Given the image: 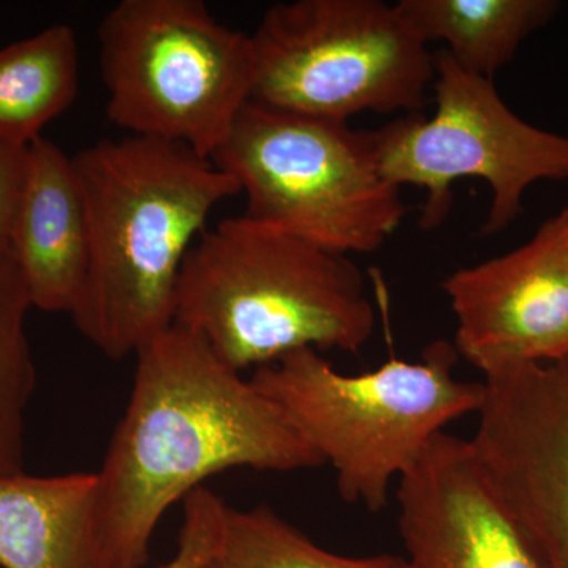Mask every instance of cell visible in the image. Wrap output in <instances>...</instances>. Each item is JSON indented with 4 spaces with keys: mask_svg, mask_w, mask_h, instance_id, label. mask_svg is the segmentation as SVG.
Returning a JSON list of instances; mask_svg holds the SVG:
<instances>
[{
    "mask_svg": "<svg viewBox=\"0 0 568 568\" xmlns=\"http://www.w3.org/2000/svg\"><path fill=\"white\" fill-rule=\"evenodd\" d=\"M132 395L95 473L102 568H142L166 511L233 467L323 466L280 407L179 325L138 351Z\"/></svg>",
    "mask_w": 568,
    "mask_h": 568,
    "instance_id": "obj_1",
    "label": "cell"
},
{
    "mask_svg": "<svg viewBox=\"0 0 568 568\" xmlns=\"http://www.w3.org/2000/svg\"><path fill=\"white\" fill-rule=\"evenodd\" d=\"M71 162L89 264L70 316L100 353L121 361L173 327L186 254L241 186L185 145L132 134L88 145Z\"/></svg>",
    "mask_w": 568,
    "mask_h": 568,
    "instance_id": "obj_2",
    "label": "cell"
},
{
    "mask_svg": "<svg viewBox=\"0 0 568 568\" xmlns=\"http://www.w3.org/2000/svg\"><path fill=\"white\" fill-rule=\"evenodd\" d=\"M375 324L349 256L244 215L197 237L175 294L174 325L237 372L302 349L358 353Z\"/></svg>",
    "mask_w": 568,
    "mask_h": 568,
    "instance_id": "obj_3",
    "label": "cell"
},
{
    "mask_svg": "<svg viewBox=\"0 0 568 568\" xmlns=\"http://www.w3.org/2000/svg\"><path fill=\"white\" fill-rule=\"evenodd\" d=\"M458 357L454 345L437 339L420 361L392 357L373 372L345 375L320 351L302 349L250 379L334 467L339 496L377 514L428 444L484 402V383L454 375Z\"/></svg>",
    "mask_w": 568,
    "mask_h": 568,
    "instance_id": "obj_4",
    "label": "cell"
},
{
    "mask_svg": "<svg viewBox=\"0 0 568 568\" xmlns=\"http://www.w3.org/2000/svg\"><path fill=\"white\" fill-rule=\"evenodd\" d=\"M246 196L244 216L327 252L373 253L406 215L372 130L250 100L211 156Z\"/></svg>",
    "mask_w": 568,
    "mask_h": 568,
    "instance_id": "obj_5",
    "label": "cell"
},
{
    "mask_svg": "<svg viewBox=\"0 0 568 568\" xmlns=\"http://www.w3.org/2000/svg\"><path fill=\"white\" fill-rule=\"evenodd\" d=\"M97 37L110 121L211 160L252 100V36L203 0H121Z\"/></svg>",
    "mask_w": 568,
    "mask_h": 568,
    "instance_id": "obj_6",
    "label": "cell"
},
{
    "mask_svg": "<svg viewBox=\"0 0 568 568\" xmlns=\"http://www.w3.org/2000/svg\"><path fill=\"white\" fill-rule=\"evenodd\" d=\"M252 36V102L347 122L414 114L435 82V54L383 0H295L265 11Z\"/></svg>",
    "mask_w": 568,
    "mask_h": 568,
    "instance_id": "obj_7",
    "label": "cell"
},
{
    "mask_svg": "<svg viewBox=\"0 0 568 568\" xmlns=\"http://www.w3.org/2000/svg\"><path fill=\"white\" fill-rule=\"evenodd\" d=\"M435 63V114L414 112L372 130L377 163L399 189L425 190L426 231L446 222L455 182H487L491 205L481 234L495 235L518 219L532 183L568 179V138L523 121L493 80L467 73L446 50L436 52Z\"/></svg>",
    "mask_w": 568,
    "mask_h": 568,
    "instance_id": "obj_8",
    "label": "cell"
},
{
    "mask_svg": "<svg viewBox=\"0 0 568 568\" xmlns=\"http://www.w3.org/2000/svg\"><path fill=\"white\" fill-rule=\"evenodd\" d=\"M470 446L485 477L549 568H568V365L485 373Z\"/></svg>",
    "mask_w": 568,
    "mask_h": 568,
    "instance_id": "obj_9",
    "label": "cell"
},
{
    "mask_svg": "<svg viewBox=\"0 0 568 568\" xmlns=\"http://www.w3.org/2000/svg\"><path fill=\"white\" fill-rule=\"evenodd\" d=\"M455 349L481 373L568 357V207L514 252L459 268L443 284Z\"/></svg>",
    "mask_w": 568,
    "mask_h": 568,
    "instance_id": "obj_10",
    "label": "cell"
},
{
    "mask_svg": "<svg viewBox=\"0 0 568 568\" xmlns=\"http://www.w3.org/2000/svg\"><path fill=\"white\" fill-rule=\"evenodd\" d=\"M396 500L407 568H549L469 439L439 433L399 478Z\"/></svg>",
    "mask_w": 568,
    "mask_h": 568,
    "instance_id": "obj_11",
    "label": "cell"
},
{
    "mask_svg": "<svg viewBox=\"0 0 568 568\" xmlns=\"http://www.w3.org/2000/svg\"><path fill=\"white\" fill-rule=\"evenodd\" d=\"M10 254L32 306L73 312L89 264L84 203L70 156L41 136L29 144Z\"/></svg>",
    "mask_w": 568,
    "mask_h": 568,
    "instance_id": "obj_12",
    "label": "cell"
},
{
    "mask_svg": "<svg viewBox=\"0 0 568 568\" xmlns=\"http://www.w3.org/2000/svg\"><path fill=\"white\" fill-rule=\"evenodd\" d=\"M95 473L0 476V567L102 568Z\"/></svg>",
    "mask_w": 568,
    "mask_h": 568,
    "instance_id": "obj_13",
    "label": "cell"
},
{
    "mask_svg": "<svg viewBox=\"0 0 568 568\" xmlns=\"http://www.w3.org/2000/svg\"><path fill=\"white\" fill-rule=\"evenodd\" d=\"M407 24L425 41H444L467 73L493 80L530 33L555 18V0H399Z\"/></svg>",
    "mask_w": 568,
    "mask_h": 568,
    "instance_id": "obj_14",
    "label": "cell"
},
{
    "mask_svg": "<svg viewBox=\"0 0 568 568\" xmlns=\"http://www.w3.org/2000/svg\"><path fill=\"white\" fill-rule=\"evenodd\" d=\"M80 88L77 33L52 26L0 50V140L29 145Z\"/></svg>",
    "mask_w": 568,
    "mask_h": 568,
    "instance_id": "obj_15",
    "label": "cell"
},
{
    "mask_svg": "<svg viewBox=\"0 0 568 568\" xmlns=\"http://www.w3.org/2000/svg\"><path fill=\"white\" fill-rule=\"evenodd\" d=\"M205 568H407L403 556L335 555L261 504L226 507L222 529Z\"/></svg>",
    "mask_w": 568,
    "mask_h": 568,
    "instance_id": "obj_16",
    "label": "cell"
},
{
    "mask_svg": "<svg viewBox=\"0 0 568 568\" xmlns=\"http://www.w3.org/2000/svg\"><path fill=\"white\" fill-rule=\"evenodd\" d=\"M31 298L11 254L0 260V476L24 466L26 409L37 372L26 335Z\"/></svg>",
    "mask_w": 568,
    "mask_h": 568,
    "instance_id": "obj_17",
    "label": "cell"
},
{
    "mask_svg": "<svg viewBox=\"0 0 568 568\" xmlns=\"http://www.w3.org/2000/svg\"><path fill=\"white\" fill-rule=\"evenodd\" d=\"M227 504L201 487L183 500V523L178 551L160 568H205L215 549Z\"/></svg>",
    "mask_w": 568,
    "mask_h": 568,
    "instance_id": "obj_18",
    "label": "cell"
},
{
    "mask_svg": "<svg viewBox=\"0 0 568 568\" xmlns=\"http://www.w3.org/2000/svg\"><path fill=\"white\" fill-rule=\"evenodd\" d=\"M28 155L29 145L0 140V260L10 254L28 175Z\"/></svg>",
    "mask_w": 568,
    "mask_h": 568,
    "instance_id": "obj_19",
    "label": "cell"
},
{
    "mask_svg": "<svg viewBox=\"0 0 568 568\" xmlns=\"http://www.w3.org/2000/svg\"><path fill=\"white\" fill-rule=\"evenodd\" d=\"M560 362H562V364L568 365V357L564 358V361H560Z\"/></svg>",
    "mask_w": 568,
    "mask_h": 568,
    "instance_id": "obj_20",
    "label": "cell"
}]
</instances>
